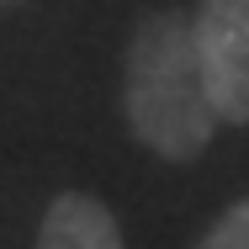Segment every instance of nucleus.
<instances>
[{
	"mask_svg": "<svg viewBox=\"0 0 249 249\" xmlns=\"http://www.w3.org/2000/svg\"><path fill=\"white\" fill-rule=\"evenodd\" d=\"M122 106L133 138L159 159L191 164L207 154L223 117L212 106L196 21L186 11H149L133 27L122 58Z\"/></svg>",
	"mask_w": 249,
	"mask_h": 249,
	"instance_id": "nucleus-1",
	"label": "nucleus"
},
{
	"mask_svg": "<svg viewBox=\"0 0 249 249\" xmlns=\"http://www.w3.org/2000/svg\"><path fill=\"white\" fill-rule=\"evenodd\" d=\"M196 249H249V196L233 201V207H228V212L201 233Z\"/></svg>",
	"mask_w": 249,
	"mask_h": 249,
	"instance_id": "nucleus-4",
	"label": "nucleus"
},
{
	"mask_svg": "<svg viewBox=\"0 0 249 249\" xmlns=\"http://www.w3.org/2000/svg\"><path fill=\"white\" fill-rule=\"evenodd\" d=\"M0 5H16V0H0Z\"/></svg>",
	"mask_w": 249,
	"mask_h": 249,
	"instance_id": "nucleus-5",
	"label": "nucleus"
},
{
	"mask_svg": "<svg viewBox=\"0 0 249 249\" xmlns=\"http://www.w3.org/2000/svg\"><path fill=\"white\" fill-rule=\"evenodd\" d=\"M191 21L217 117L249 127V0H201Z\"/></svg>",
	"mask_w": 249,
	"mask_h": 249,
	"instance_id": "nucleus-2",
	"label": "nucleus"
},
{
	"mask_svg": "<svg viewBox=\"0 0 249 249\" xmlns=\"http://www.w3.org/2000/svg\"><path fill=\"white\" fill-rule=\"evenodd\" d=\"M32 249H122V228L106 212V201L85 196V191H64L43 212Z\"/></svg>",
	"mask_w": 249,
	"mask_h": 249,
	"instance_id": "nucleus-3",
	"label": "nucleus"
}]
</instances>
